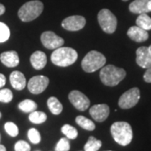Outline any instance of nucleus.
<instances>
[{
	"label": "nucleus",
	"instance_id": "31",
	"mask_svg": "<svg viewBox=\"0 0 151 151\" xmlns=\"http://www.w3.org/2000/svg\"><path fill=\"white\" fill-rule=\"evenodd\" d=\"M31 148L27 142L24 140H19L14 145L15 151H30Z\"/></svg>",
	"mask_w": 151,
	"mask_h": 151
},
{
	"label": "nucleus",
	"instance_id": "1",
	"mask_svg": "<svg viewBox=\"0 0 151 151\" xmlns=\"http://www.w3.org/2000/svg\"><path fill=\"white\" fill-rule=\"evenodd\" d=\"M111 134L116 143L127 146L133 139V130L127 122H115L110 128Z\"/></svg>",
	"mask_w": 151,
	"mask_h": 151
},
{
	"label": "nucleus",
	"instance_id": "28",
	"mask_svg": "<svg viewBox=\"0 0 151 151\" xmlns=\"http://www.w3.org/2000/svg\"><path fill=\"white\" fill-rule=\"evenodd\" d=\"M4 129L7 132V134L10 135L11 137H16L19 134V128L16 124L12 122H7L4 124Z\"/></svg>",
	"mask_w": 151,
	"mask_h": 151
},
{
	"label": "nucleus",
	"instance_id": "36",
	"mask_svg": "<svg viewBox=\"0 0 151 151\" xmlns=\"http://www.w3.org/2000/svg\"><path fill=\"white\" fill-rule=\"evenodd\" d=\"M148 9H149V10H150V12L151 11V0H150L149 1V3H148Z\"/></svg>",
	"mask_w": 151,
	"mask_h": 151
},
{
	"label": "nucleus",
	"instance_id": "5",
	"mask_svg": "<svg viewBox=\"0 0 151 151\" xmlns=\"http://www.w3.org/2000/svg\"><path fill=\"white\" fill-rule=\"evenodd\" d=\"M106 63V57L97 50H92L85 55L81 61V67L84 71L92 73L101 69Z\"/></svg>",
	"mask_w": 151,
	"mask_h": 151
},
{
	"label": "nucleus",
	"instance_id": "34",
	"mask_svg": "<svg viewBox=\"0 0 151 151\" xmlns=\"http://www.w3.org/2000/svg\"><path fill=\"white\" fill-rule=\"evenodd\" d=\"M4 12H5V7H4V5H3L2 4H0V15L4 14Z\"/></svg>",
	"mask_w": 151,
	"mask_h": 151
},
{
	"label": "nucleus",
	"instance_id": "11",
	"mask_svg": "<svg viewBox=\"0 0 151 151\" xmlns=\"http://www.w3.org/2000/svg\"><path fill=\"white\" fill-rule=\"evenodd\" d=\"M86 25V19L81 15L67 17L62 23L61 26L68 31H78Z\"/></svg>",
	"mask_w": 151,
	"mask_h": 151
},
{
	"label": "nucleus",
	"instance_id": "29",
	"mask_svg": "<svg viewBox=\"0 0 151 151\" xmlns=\"http://www.w3.org/2000/svg\"><path fill=\"white\" fill-rule=\"evenodd\" d=\"M70 142L67 138H61L56 144L55 151H69L70 150Z\"/></svg>",
	"mask_w": 151,
	"mask_h": 151
},
{
	"label": "nucleus",
	"instance_id": "7",
	"mask_svg": "<svg viewBox=\"0 0 151 151\" xmlns=\"http://www.w3.org/2000/svg\"><path fill=\"white\" fill-rule=\"evenodd\" d=\"M139 99L140 91L138 87H134L122 94L119 100V106L122 109H129L134 107Z\"/></svg>",
	"mask_w": 151,
	"mask_h": 151
},
{
	"label": "nucleus",
	"instance_id": "6",
	"mask_svg": "<svg viewBox=\"0 0 151 151\" xmlns=\"http://www.w3.org/2000/svg\"><path fill=\"white\" fill-rule=\"evenodd\" d=\"M97 20L100 27L107 34H113L115 32L118 20L113 13L107 9H103L99 11L97 14Z\"/></svg>",
	"mask_w": 151,
	"mask_h": 151
},
{
	"label": "nucleus",
	"instance_id": "27",
	"mask_svg": "<svg viewBox=\"0 0 151 151\" xmlns=\"http://www.w3.org/2000/svg\"><path fill=\"white\" fill-rule=\"evenodd\" d=\"M28 138L29 141L32 143V144H35V145H37L39 144L40 140H41V136H40V134L39 133V131L35 129H30L28 131Z\"/></svg>",
	"mask_w": 151,
	"mask_h": 151
},
{
	"label": "nucleus",
	"instance_id": "41",
	"mask_svg": "<svg viewBox=\"0 0 151 151\" xmlns=\"http://www.w3.org/2000/svg\"><path fill=\"white\" fill-rule=\"evenodd\" d=\"M107 151H111V150H107Z\"/></svg>",
	"mask_w": 151,
	"mask_h": 151
},
{
	"label": "nucleus",
	"instance_id": "32",
	"mask_svg": "<svg viewBox=\"0 0 151 151\" xmlns=\"http://www.w3.org/2000/svg\"><path fill=\"white\" fill-rule=\"evenodd\" d=\"M144 80L148 83H151V67L148 68L145 71L144 75Z\"/></svg>",
	"mask_w": 151,
	"mask_h": 151
},
{
	"label": "nucleus",
	"instance_id": "14",
	"mask_svg": "<svg viewBox=\"0 0 151 151\" xmlns=\"http://www.w3.org/2000/svg\"><path fill=\"white\" fill-rule=\"evenodd\" d=\"M1 62L7 67H15L19 64V57L16 51L9 50L0 55Z\"/></svg>",
	"mask_w": 151,
	"mask_h": 151
},
{
	"label": "nucleus",
	"instance_id": "3",
	"mask_svg": "<svg viewBox=\"0 0 151 151\" xmlns=\"http://www.w3.org/2000/svg\"><path fill=\"white\" fill-rule=\"evenodd\" d=\"M126 76V71L113 65H108L102 67L100 70V79L104 85L115 86Z\"/></svg>",
	"mask_w": 151,
	"mask_h": 151
},
{
	"label": "nucleus",
	"instance_id": "37",
	"mask_svg": "<svg viewBox=\"0 0 151 151\" xmlns=\"http://www.w3.org/2000/svg\"><path fill=\"white\" fill-rule=\"evenodd\" d=\"M1 116H2V114H1V113H0V118H1Z\"/></svg>",
	"mask_w": 151,
	"mask_h": 151
},
{
	"label": "nucleus",
	"instance_id": "15",
	"mask_svg": "<svg viewBox=\"0 0 151 151\" xmlns=\"http://www.w3.org/2000/svg\"><path fill=\"white\" fill-rule=\"evenodd\" d=\"M127 35L132 40L138 43L144 42L147 40L149 38V34L147 32V30H145L137 25L130 27L127 32Z\"/></svg>",
	"mask_w": 151,
	"mask_h": 151
},
{
	"label": "nucleus",
	"instance_id": "13",
	"mask_svg": "<svg viewBox=\"0 0 151 151\" xmlns=\"http://www.w3.org/2000/svg\"><path fill=\"white\" fill-rule=\"evenodd\" d=\"M110 109L107 104H96L92 106L89 110V113L92 118L97 122H103L108 119Z\"/></svg>",
	"mask_w": 151,
	"mask_h": 151
},
{
	"label": "nucleus",
	"instance_id": "17",
	"mask_svg": "<svg viewBox=\"0 0 151 151\" xmlns=\"http://www.w3.org/2000/svg\"><path fill=\"white\" fill-rule=\"evenodd\" d=\"M30 63L35 70H41L46 65L47 57L42 51L37 50L30 56Z\"/></svg>",
	"mask_w": 151,
	"mask_h": 151
},
{
	"label": "nucleus",
	"instance_id": "20",
	"mask_svg": "<svg viewBox=\"0 0 151 151\" xmlns=\"http://www.w3.org/2000/svg\"><path fill=\"white\" fill-rule=\"evenodd\" d=\"M136 24L145 30H150L151 18L147 14H141L136 19Z\"/></svg>",
	"mask_w": 151,
	"mask_h": 151
},
{
	"label": "nucleus",
	"instance_id": "10",
	"mask_svg": "<svg viewBox=\"0 0 151 151\" xmlns=\"http://www.w3.org/2000/svg\"><path fill=\"white\" fill-rule=\"evenodd\" d=\"M41 43L45 48L57 49L64 45V40L52 31H45L41 35Z\"/></svg>",
	"mask_w": 151,
	"mask_h": 151
},
{
	"label": "nucleus",
	"instance_id": "26",
	"mask_svg": "<svg viewBox=\"0 0 151 151\" xmlns=\"http://www.w3.org/2000/svg\"><path fill=\"white\" fill-rule=\"evenodd\" d=\"M10 36L9 28L3 22H0V43H4L7 41Z\"/></svg>",
	"mask_w": 151,
	"mask_h": 151
},
{
	"label": "nucleus",
	"instance_id": "25",
	"mask_svg": "<svg viewBox=\"0 0 151 151\" xmlns=\"http://www.w3.org/2000/svg\"><path fill=\"white\" fill-rule=\"evenodd\" d=\"M61 132L63 134L66 136L68 139H75L78 136V132L75 127L71 126L70 124H65L61 128Z\"/></svg>",
	"mask_w": 151,
	"mask_h": 151
},
{
	"label": "nucleus",
	"instance_id": "24",
	"mask_svg": "<svg viewBox=\"0 0 151 151\" xmlns=\"http://www.w3.org/2000/svg\"><path fill=\"white\" fill-rule=\"evenodd\" d=\"M29 121L35 124H43L44 122L46 121L47 119V115L43 112H39V111H34L32 113H30L29 116Z\"/></svg>",
	"mask_w": 151,
	"mask_h": 151
},
{
	"label": "nucleus",
	"instance_id": "21",
	"mask_svg": "<svg viewBox=\"0 0 151 151\" xmlns=\"http://www.w3.org/2000/svg\"><path fill=\"white\" fill-rule=\"evenodd\" d=\"M76 123L78 124L82 129L87 130V131H93L95 129L96 126L95 124L92 122V120L86 119L84 116H77L76 118Z\"/></svg>",
	"mask_w": 151,
	"mask_h": 151
},
{
	"label": "nucleus",
	"instance_id": "8",
	"mask_svg": "<svg viewBox=\"0 0 151 151\" xmlns=\"http://www.w3.org/2000/svg\"><path fill=\"white\" fill-rule=\"evenodd\" d=\"M49 81V78L45 76H35L28 82V89L32 94H40L48 86Z\"/></svg>",
	"mask_w": 151,
	"mask_h": 151
},
{
	"label": "nucleus",
	"instance_id": "40",
	"mask_svg": "<svg viewBox=\"0 0 151 151\" xmlns=\"http://www.w3.org/2000/svg\"><path fill=\"white\" fill-rule=\"evenodd\" d=\"M150 50H151V45H150Z\"/></svg>",
	"mask_w": 151,
	"mask_h": 151
},
{
	"label": "nucleus",
	"instance_id": "30",
	"mask_svg": "<svg viewBox=\"0 0 151 151\" xmlns=\"http://www.w3.org/2000/svg\"><path fill=\"white\" fill-rule=\"evenodd\" d=\"M13 99V92L9 89L4 88L0 90V102L1 103H8Z\"/></svg>",
	"mask_w": 151,
	"mask_h": 151
},
{
	"label": "nucleus",
	"instance_id": "22",
	"mask_svg": "<svg viewBox=\"0 0 151 151\" xmlns=\"http://www.w3.org/2000/svg\"><path fill=\"white\" fill-rule=\"evenodd\" d=\"M18 107L24 113H32L37 109V104L33 100L25 99V100L20 102Z\"/></svg>",
	"mask_w": 151,
	"mask_h": 151
},
{
	"label": "nucleus",
	"instance_id": "35",
	"mask_svg": "<svg viewBox=\"0 0 151 151\" xmlns=\"http://www.w3.org/2000/svg\"><path fill=\"white\" fill-rule=\"evenodd\" d=\"M0 151H6L5 146H4V145H0Z\"/></svg>",
	"mask_w": 151,
	"mask_h": 151
},
{
	"label": "nucleus",
	"instance_id": "18",
	"mask_svg": "<svg viewBox=\"0 0 151 151\" xmlns=\"http://www.w3.org/2000/svg\"><path fill=\"white\" fill-rule=\"evenodd\" d=\"M150 0H134L129 4V11L133 14H147L150 10L148 9V3Z\"/></svg>",
	"mask_w": 151,
	"mask_h": 151
},
{
	"label": "nucleus",
	"instance_id": "16",
	"mask_svg": "<svg viewBox=\"0 0 151 151\" xmlns=\"http://www.w3.org/2000/svg\"><path fill=\"white\" fill-rule=\"evenodd\" d=\"M9 80H10L11 86L16 90L21 91L26 86L25 76L20 71L18 70L13 71L9 76Z\"/></svg>",
	"mask_w": 151,
	"mask_h": 151
},
{
	"label": "nucleus",
	"instance_id": "9",
	"mask_svg": "<svg viewBox=\"0 0 151 151\" xmlns=\"http://www.w3.org/2000/svg\"><path fill=\"white\" fill-rule=\"evenodd\" d=\"M68 98L71 104L79 111H86L90 106V100L85 94L77 90H73L69 93Z\"/></svg>",
	"mask_w": 151,
	"mask_h": 151
},
{
	"label": "nucleus",
	"instance_id": "19",
	"mask_svg": "<svg viewBox=\"0 0 151 151\" xmlns=\"http://www.w3.org/2000/svg\"><path fill=\"white\" fill-rule=\"evenodd\" d=\"M47 105L50 111L54 115H59L62 112V104L60 103L59 100L55 97H50L47 100Z\"/></svg>",
	"mask_w": 151,
	"mask_h": 151
},
{
	"label": "nucleus",
	"instance_id": "12",
	"mask_svg": "<svg viewBox=\"0 0 151 151\" xmlns=\"http://www.w3.org/2000/svg\"><path fill=\"white\" fill-rule=\"evenodd\" d=\"M136 62L142 68L151 67V50L150 47L141 46L136 50Z\"/></svg>",
	"mask_w": 151,
	"mask_h": 151
},
{
	"label": "nucleus",
	"instance_id": "4",
	"mask_svg": "<svg viewBox=\"0 0 151 151\" xmlns=\"http://www.w3.org/2000/svg\"><path fill=\"white\" fill-rule=\"evenodd\" d=\"M44 5L39 0H33L25 3L19 9L18 15L23 22H30L35 19L43 12Z\"/></svg>",
	"mask_w": 151,
	"mask_h": 151
},
{
	"label": "nucleus",
	"instance_id": "23",
	"mask_svg": "<svg viewBox=\"0 0 151 151\" xmlns=\"http://www.w3.org/2000/svg\"><path fill=\"white\" fill-rule=\"evenodd\" d=\"M102 147V141L95 139L93 136H90L84 146L85 151H97Z\"/></svg>",
	"mask_w": 151,
	"mask_h": 151
},
{
	"label": "nucleus",
	"instance_id": "2",
	"mask_svg": "<svg viewBox=\"0 0 151 151\" xmlns=\"http://www.w3.org/2000/svg\"><path fill=\"white\" fill-rule=\"evenodd\" d=\"M78 54L74 49L70 47H59L51 54V61L54 65L60 67H66L74 64L77 60Z\"/></svg>",
	"mask_w": 151,
	"mask_h": 151
},
{
	"label": "nucleus",
	"instance_id": "38",
	"mask_svg": "<svg viewBox=\"0 0 151 151\" xmlns=\"http://www.w3.org/2000/svg\"><path fill=\"white\" fill-rule=\"evenodd\" d=\"M0 141H1V135H0Z\"/></svg>",
	"mask_w": 151,
	"mask_h": 151
},
{
	"label": "nucleus",
	"instance_id": "33",
	"mask_svg": "<svg viewBox=\"0 0 151 151\" xmlns=\"http://www.w3.org/2000/svg\"><path fill=\"white\" fill-rule=\"evenodd\" d=\"M6 84V77L2 73H0V88H2L3 86Z\"/></svg>",
	"mask_w": 151,
	"mask_h": 151
},
{
	"label": "nucleus",
	"instance_id": "39",
	"mask_svg": "<svg viewBox=\"0 0 151 151\" xmlns=\"http://www.w3.org/2000/svg\"><path fill=\"white\" fill-rule=\"evenodd\" d=\"M123 1H124V2H125V1H128V0H123Z\"/></svg>",
	"mask_w": 151,
	"mask_h": 151
}]
</instances>
